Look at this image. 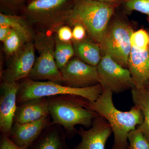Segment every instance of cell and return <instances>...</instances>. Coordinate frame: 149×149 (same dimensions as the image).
<instances>
[{
	"mask_svg": "<svg viewBox=\"0 0 149 149\" xmlns=\"http://www.w3.org/2000/svg\"><path fill=\"white\" fill-rule=\"evenodd\" d=\"M47 98L51 123L61 126L68 139L78 134L76 125L90 128L98 116L91 109V102L83 97L59 95Z\"/></svg>",
	"mask_w": 149,
	"mask_h": 149,
	"instance_id": "cell-1",
	"label": "cell"
},
{
	"mask_svg": "<svg viewBox=\"0 0 149 149\" xmlns=\"http://www.w3.org/2000/svg\"><path fill=\"white\" fill-rule=\"evenodd\" d=\"M113 94L111 91L103 90L95 101L90 102V107L110 125L114 138L112 149H128V134L143 123V116L140 109L135 105L129 111L118 109L113 104Z\"/></svg>",
	"mask_w": 149,
	"mask_h": 149,
	"instance_id": "cell-2",
	"label": "cell"
},
{
	"mask_svg": "<svg viewBox=\"0 0 149 149\" xmlns=\"http://www.w3.org/2000/svg\"><path fill=\"white\" fill-rule=\"evenodd\" d=\"M118 6L95 0H73L66 24H82L91 39L100 45Z\"/></svg>",
	"mask_w": 149,
	"mask_h": 149,
	"instance_id": "cell-3",
	"label": "cell"
},
{
	"mask_svg": "<svg viewBox=\"0 0 149 149\" xmlns=\"http://www.w3.org/2000/svg\"><path fill=\"white\" fill-rule=\"evenodd\" d=\"M73 0H30L20 12L37 31L55 34L59 27L66 24Z\"/></svg>",
	"mask_w": 149,
	"mask_h": 149,
	"instance_id": "cell-4",
	"label": "cell"
},
{
	"mask_svg": "<svg viewBox=\"0 0 149 149\" xmlns=\"http://www.w3.org/2000/svg\"><path fill=\"white\" fill-rule=\"evenodd\" d=\"M19 82L20 87L17 93V104L32 99L59 95L80 96L94 102L103 91L100 83L88 88H78L68 87L52 81H35L28 78Z\"/></svg>",
	"mask_w": 149,
	"mask_h": 149,
	"instance_id": "cell-5",
	"label": "cell"
},
{
	"mask_svg": "<svg viewBox=\"0 0 149 149\" xmlns=\"http://www.w3.org/2000/svg\"><path fill=\"white\" fill-rule=\"evenodd\" d=\"M34 41L39 56L35 60L27 78L35 81L47 80L62 84V75L55 59V35L52 32L37 31Z\"/></svg>",
	"mask_w": 149,
	"mask_h": 149,
	"instance_id": "cell-6",
	"label": "cell"
},
{
	"mask_svg": "<svg viewBox=\"0 0 149 149\" xmlns=\"http://www.w3.org/2000/svg\"><path fill=\"white\" fill-rule=\"evenodd\" d=\"M132 28L121 19L114 20L108 27L100 45L104 54H107L123 67L128 68L132 46L130 37Z\"/></svg>",
	"mask_w": 149,
	"mask_h": 149,
	"instance_id": "cell-7",
	"label": "cell"
},
{
	"mask_svg": "<svg viewBox=\"0 0 149 149\" xmlns=\"http://www.w3.org/2000/svg\"><path fill=\"white\" fill-rule=\"evenodd\" d=\"M99 83L103 90L119 94L135 87L129 70L104 54L97 65Z\"/></svg>",
	"mask_w": 149,
	"mask_h": 149,
	"instance_id": "cell-8",
	"label": "cell"
},
{
	"mask_svg": "<svg viewBox=\"0 0 149 149\" xmlns=\"http://www.w3.org/2000/svg\"><path fill=\"white\" fill-rule=\"evenodd\" d=\"M35 50L33 42H28L10 57L1 72L2 82H19L28 77L36 60Z\"/></svg>",
	"mask_w": 149,
	"mask_h": 149,
	"instance_id": "cell-9",
	"label": "cell"
},
{
	"mask_svg": "<svg viewBox=\"0 0 149 149\" xmlns=\"http://www.w3.org/2000/svg\"><path fill=\"white\" fill-rule=\"evenodd\" d=\"M62 85L73 88H85L99 84L97 66L88 64L78 58L71 59L60 69Z\"/></svg>",
	"mask_w": 149,
	"mask_h": 149,
	"instance_id": "cell-10",
	"label": "cell"
},
{
	"mask_svg": "<svg viewBox=\"0 0 149 149\" xmlns=\"http://www.w3.org/2000/svg\"><path fill=\"white\" fill-rule=\"evenodd\" d=\"M19 82H1L0 86V130L2 135L10 137L17 107Z\"/></svg>",
	"mask_w": 149,
	"mask_h": 149,
	"instance_id": "cell-11",
	"label": "cell"
},
{
	"mask_svg": "<svg viewBox=\"0 0 149 149\" xmlns=\"http://www.w3.org/2000/svg\"><path fill=\"white\" fill-rule=\"evenodd\" d=\"M112 133L111 127L106 119L98 115L89 129L80 127L78 134L81 141L72 149H105Z\"/></svg>",
	"mask_w": 149,
	"mask_h": 149,
	"instance_id": "cell-12",
	"label": "cell"
},
{
	"mask_svg": "<svg viewBox=\"0 0 149 149\" xmlns=\"http://www.w3.org/2000/svg\"><path fill=\"white\" fill-rule=\"evenodd\" d=\"M52 122L50 116L29 123H14L10 138L19 147L28 148Z\"/></svg>",
	"mask_w": 149,
	"mask_h": 149,
	"instance_id": "cell-13",
	"label": "cell"
},
{
	"mask_svg": "<svg viewBox=\"0 0 149 149\" xmlns=\"http://www.w3.org/2000/svg\"><path fill=\"white\" fill-rule=\"evenodd\" d=\"M49 115L47 97L32 99L17 104L14 123H29Z\"/></svg>",
	"mask_w": 149,
	"mask_h": 149,
	"instance_id": "cell-14",
	"label": "cell"
},
{
	"mask_svg": "<svg viewBox=\"0 0 149 149\" xmlns=\"http://www.w3.org/2000/svg\"><path fill=\"white\" fill-rule=\"evenodd\" d=\"M128 68L135 87L144 88L149 79V48L145 51H140L132 47Z\"/></svg>",
	"mask_w": 149,
	"mask_h": 149,
	"instance_id": "cell-15",
	"label": "cell"
},
{
	"mask_svg": "<svg viewBox=\"0 0 149 149\" xmlns=\"http://www.w3.org/2000/svg\"><path fill=\"white\" fill-rule=\"evenodd\" d=\"M65 131L60 125H49L27 149H71Z\"/></svg>",
	"mask_w": 149,
	"mask_h": 149,
	"instance_id": "cell-16",
	"label": "cell"
},
{
	"mask_svg": "<svg viewBox=\"0 0 149 149\" xmlns=\"http://www.w3.org/2000/svg\"><path fill=\"white\" fill-rule=\"evenodd\" d=\"M74 54L77 58L93 66H97L101 59V48L98 43L86 37L80 42H73Z\"/></svg>",
	"mask_w": 149,
	"mask_h": 149,
	"instance_id": "cell-17",
	"label": "cell"
},
{
	"mask_svg": "<svg viewBox=\"0 0 149 149\" xmlns=\"http://www.w3.org/2000/svg\"><path fill=\"white\" fill-rule=\"evenodd\" d=\"M7 25L23 35L27 42H33L35 34L33 27L24 16L0 13V25Z\"/></svg>",
	"mask_w": 149,
	"mask_h": 149,
	"instance_id": "cell-18",
	"label": "cell"
},
{
	"mask_svg": "<svg viewBox=\"0 0 149 149\" xmlns=\"http://www.w3.org/2000/svg\"><path fill=\"white\" fill-rule=\"evenodd\" d=\"M131 93L134 105L140 109L144 117L143 122L137 128L143 132L149 141V91L144 88L134 87L131 90Z\"/></svg>",
	"mask_w": 149,
	"mask_h": 149,
	"instance_id": "cell-19",
	"label": "cell"
},
{
	"mask_svg": "<svg viewBox=\"0 0 149 149\" xmlns=\"http://www.w3.org/2000/svg\"><path fill=\"white\" fill-rule=\"evenodd\" d=\"M55 48V59L59 69L66 65L74 54V51L72 42H61L56 37Z\"/></svg>",
	"mask_w": 149,
	"mask_h": 149,
	"instance_id": "cell-20",
	"label": "cell"
},
{
	"mask_svg": "<svg viewBox=\"0 0 149 149\" xmlns=\"http://www.w3.org/2000/svg\"><path fill=\"white\" fill-rule=\"evenodd\" d=\"M28 42L26 38L19 32L12 29L10 34L3 43V51L8 58H9Z\"/></svg>",
	"mask_w": 149,
	"mask_h": 149,
	"instance_id": "cell-21",
	"label": "cell"
},
{
	"mask_svg": "<svg viewBox=\"0 0 149 149\" xmlns=\"http://www.w3.org/2000/svg\"><path fill=\"white\" fill-rule=\"evenodd\" d=\"M128 142V149H149V141L137 128L129 133Z\"/></svg>",
	"mask_w": 149,
	"mask_h": 149,
	"instance_id": "cell-22",
	"label": "cell"
},
{
	"mask_svg": "<svg viewBox=\"0 0 149 149\" xmlns=\"http://www.w3.org/2000/svg\"><path fill=\"white\" fill-rule=\"evenodd\" d=\"M132 47L140 51H145L149 48V35L143 29L133 32L130 37Z\"/></svg>",
	"mask_w": 149,
	"mask_h": 149,
	"instance_id": "cell-23",
	"label": "cell"
},
{
	"mask_svg": "<svg viewBox=\"0 0 149 149\" xmlns=\"http://www.w3.org/2000/svg\"><path fill=\"white\" fill-rule=\"evenodd\" d=\"M125 8L128 11H137L149 16V0H125Z\"/></svg>",
	"mask_w": 149,
	"mask_h": 149,
	"instance_id": "cell-24",
	"label": "cell"
},
{
	"mask_svg": "<svg viewBox=\"0 0 149 149\" xmlns=\"http://www.w3.org/2000/svg\"><path fill=\"white\" fill-rule=\"evenodd\" d=\"M24 0H0L1 9L9 12H20L25 3Z\"/></svg>",
	"mask_w": 149,
	"mask_h": 149,
	"instance_id": "cell-25",
	"label": "cell"
},
{
	"mask_svg": "<svg viewBox=\"0 0 149 149\" xmlns=\"http://www.w3.org/2000/svg\"><path fill=\"white\" fill-rule=\"evenodd\" d=\"M68 24L59 27L55 33V36L60 41L64 42H72V29Z\"/></svg>",
	"mask_w": 149,
	"mask_h": 149,
	"instance_id": "cell-26",
	"label": "cell"
},
{
	"mask_svg": "<svg viewBox=\"0 0 149 149\" xmlns=\"http://www.w3.org/2000/svg\"><path fill=\"white\" fill-rule=\"evenodd\" d=\"M72 30V42H80L86 38L87 31L85 27L80 24H75L73 25Z\"/></svg>",
	"mask_w": 149,
	"mask_h": 149,
	"instance_id": "cell-27",
	"label": "cell"
},
{
	"mask_svg": "<svg viewBox=\"0 0 149 149\" xmlns=\"http://www.w3.org/2000/svg\"><path fill=\"white\" fill-rule=\"evenodd\" d=\"M25 147L19 146L11 140L9 136L2 135L1 136L0 149H27Z\"/></svg>",
	"mask_w": 149,
	"mask_h": 149,
	"instance_id": "cell-28",
	"label": "cell"
},
{
	"mask_svg": "<svg viewBox=\"0 0 149 149\" xmlns=\"http://www.w3.org/2000/svg\"><path fill=\"white\" fill-rule=\"evenodd\" d=\"M12 28L7 25H0V41L3 42L10 34Z\"/></svg>",
	"mask_w": 149,
	"mask_h": 149,
	"instance_id": "cell-29",
	"label": "cell"
},
{
	"mask_svg": "<svg viewBox=\"0 0 149 149\" xmlns=\"http://www.w3.org/2000/svg\"><path fill=\"white\" fill-rule=\"evenodd\" d=\"M100 2L110 4H118L121 1H125V0H95Z\"/></svg>",
	"mask_w": 149,
	"mask_h": 149,
	"instance_id": "cell-30",
	"label": "cell"
},
{
	"mask_svg": "<svg viewBox=\"0 0 149 149\" xmlns=\"http://www.w3.org/2000/svg\"><path fill=\"white\" fill-rule=\"evenodd\" d=\"M144 88H145L147 91H149V79L148 80V82H147V83H146L145 86H144Z\"/></svg>",
	"mask_w": 149,
	"mask_h": 149,
	"instance_id": "cell-31",
	"label": "cell"
},
{
	"mask_svg": "<svg viewBox=\"0 0 149 149\" xmlns=\"http://www.w3.org/2000/svg\"><path fill=\"white\" fill-rule=\"evenodd\" d=\"M24 1H30V0H24Z\"/></svg>",
	"mask_w": 149,
	"mask_h": 149,
	"instance_id": "cell-32",
	"label": "cell"
},
{
	"mask_svg": "<svg viewBox=\"0 0 149 149\" xmlns=\"http://www.w3.org/2000/svg\"></svg>",
	"mask_w": 149,
	"mask_h": 149,
	"instance_id": "cell-33",
	"label": "cell"
}]
</instances>
